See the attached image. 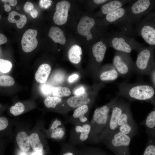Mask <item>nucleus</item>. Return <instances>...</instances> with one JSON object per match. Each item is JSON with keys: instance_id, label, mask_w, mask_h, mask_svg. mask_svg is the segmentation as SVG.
Masks as SVG:
<instances>
[{"instance_id": "1", "label": "nucleus", "mask_w": 155, "mask_h": 155, "mask_svg": "<svg viewBox=\"0 0 155 155\" xmlns=\"http://www.w3.org/2000/svg\"><path fill=\"white\" fill-rule=\"evenodd\" d=\"M118 88V96L130 102L149 100L155 93L154 90L152 86L141 83L123 82L119 83Z\"/></svg>"}, {"instance_id": "2", "label": "nucleus", "mask_w": 155, "mask_h": 155, "mask_svg": "<svg viewBox=\"0 0 155 155\" xmlns=\"http://www.w3.org/2000/svg\"><path fill=\"white\" fill-rule=\"evenodd\" d=\"M119 96H118L109 103L96 108L90 122L92 125L91 142L97 143L109 119L112 107Z\"/></svg>"}, {"instance_id": "3", "label": "nucleus", "mask_w": 155, "mask_h": 155, "mask_svg": "<svg viewBox=\"0 0 155 155\" xmlns=\"http://www.w3.org/2000/svg\"><path fill=\"white\" fill-rule=\"evenodd\" d=\"M131 138L117 129L101 142L115 155H130L129 145Z\"/></svg>"}, {"instance_id": "4", "label": "nucleus", "mask_w": 155, "mask_h": 155, "mask_svg": "<svg viewBox=\"0 0 155 155\" xmlns=\"http://www.w3.org/2000/svg\"><path fill=\"white\" fill-rule=\"evenodd\" d=\"M126 7H122L107 14L105 20L107 22L113 23L119 31L131 37L136 36L134 28L129 23Z\"/></svg>"}, {"instance_id": "5", "label": "nucleus", "mask_w": 155, "mask_h": 155, "mask_svg": "<svg viewBox=\"0 0 155 155\" xmlns=\"http://www.w3.org/2000/svg\"><path fill=\"white\" fill-rule=\"evenodd\" d=\"M111 44L117 51L129 54L133 51L137 52L143 47V44L137 41L133 37L129 36L119 31L112 35Z\"/></svg>"}, {"instance_id": "6", "label": "nucleus", "mask_w": 155, "mask_h": 155, "mask_svg": "<svg viewBox=\"0 0 155 155\" xmlns=\"http://www.w3.org/2000/svg\"><path fill=\"white\" fill-rule=\"evenodd\" d=\"M129 103L119 98L113 105L109 119L106 126L101 134L99 142L117 129L118 121L120 116Z\"/></svg>"}, {"instance_id": "7", "label": "nucleus", "mask_w": 155, "mask_h": 155, "mask_svg": "<svg viewBox=\"0 0 155 155\" xmlns=\"http://www.w3.org/2000/svg\"><path fill=\"white\" fill-rule=\"evenodd\" d=\"M133 1L126 7L128 18L130 24L133 26L137 24L147 15L151 6L149 0Z\"/></svg>"}, {"instance_id": "8", "label": "nucleus", "mask_w": 155, "mask_h": 155, "mask_svg": "<svg viewBox=\"0 0 155 155\" xmlns=\"http://www.w3.org/2000/svg\"><path fill=\"white\" fill-rule=\"evenodd\" d=\"M113 62L119 76L126 77L134 72L135 62L129 53L117 51L113 58Z\"/></svg>"}, {"instance_id": "9", "label": "nucleus", "mask_w": 155, "mask_h": 155, "mask_svg": "<svg viewBox=\"0 0 155 155\" xmlns=\"http://www.w3.org/2000/svg\"><path fill=\"white\" fill-rule=\"evenodd\" d=\"M92 125L90 121L74 125L70 133V144L74 146L91 141Z\"/></svg>"}, {"instance_id": "10", "label": "nucleus", "mask_w": 155, "mask_h": 155, "mask_svg": "<svg viewBox=\"0 0 155 155\" xmlns=\"http://www.w3.org/2000/svg\"><path fill=\"white\" fill-rule=\"evenodd\" d=\"M150 48L143 47L137 52L138 54L135 62L134 73L142 75L148 73L152 51Z\"/></svg>"}, {"instance_id": "11", "label": "nucleus", "mask_w": 155, "mask_h": 155, "mask_svg": "<svg viewBox=\"0 0 155 155\" xmlns=\"http://www.w3.org/2000/svg\"><path fill=\"white\" fill-rule=\"evenodd\" d=\"M70 7V3L65 0L62 1L57 4L56 11L53 17V21L55 24L61 25L66 23Z\"/></svg>"}, {"instance_id": "12", "label": "nucleus", "mask_w": 155, "mask_h": 155, "mask_svg": "<svg viewBox=\"0 0 155 155\" xmlns=\"http://www.w3.org/2000/svg\"><path fill=\"white\" fill-rule=\"evenodd\" d=\"M37 31L36 30L29 29L24 34L21 40L23 50L26 53L31 52L36 47L38 43L36 38Z\"/></svg>"}, {"instance_id": "13", "label": "nucleus", "mask_w": 155, "mask_h": 155, "mask_svg": "<svg viewBox=\"0 0 155 155\" xmlns=\"http://www.w3.org/2000/svg\"><path fill=\"white\" fill-rule=\"evenodd\" d=\"M49 137L53 140H63L66 137V129L60 119L56 118L51 122L48 130Z\"/></svg>"}, {"instance_id": "14", "label": "nucleus", "mask_w": 155, "mask_h": 155, "mask_svg": "<svg viewBox=\"0 0 155 155\" xmlns=\"http://www.w3.org/2000/svg\"><path fill=\"white\" fill-rule=\"evenodd\" d=\"M95 24L94 20L92 18L85 16L80 19L77 26L78 33L81 35L86 37L87 40L91 39L92 36L90 31Z\"/></svg>"}, {"instance_id": "15", "label": "nucleus", "mask_w": 155, "mask_h": 155, "mask_svg": "<svg viewBox=\"0 0 155 155\" xmlns=\"http://www.w3.org/2000/svg\"><path fill=\"white\" fill-rule=\"evenodd\" d=\"M89 110L88 104H85L76 108L68 122L75 125L86 123L89 121L87 115Z\"/></svg>"}, {"instance_id": "16", "label": "nucleus", "mask_w": 155, "mask_h": 155, "mask_svg": "<svg viewBox=\"0 0 155 155\" xmlns=\"http://www.w3.org/2000/svg\"><path fill=\"white\" fill-rule=\"evenodd\" d=\"M91 101L87 93L85 92L80 95L71 97L67 100V103L70 108L76 109L84 105L89 104Z\"/></svg>"}, {"instance_id": "17", "label": "nucleus", "mask_w": 155, "mask_h": 155, "mask_svg": "<svg viewBox=\"0 0 155 155\" xmlns=\"http://www.w3.org/2000/svg\"><path fill=\"white\" fill-rule=\"evenodd\" d=\"M133 0H114L110 1L104 4L101 8L102 14L106 15L123 7L125 5Z\"/></svg>"}, {"instance_id": "18", "label": "nucleus", "mask_w": 155, "mask_h": 155, "mask_svg": "<svg viewBox=\"0 0 155 155\" xmlns=\"http://www.w3.org/2000/svg\"><path fill=\"white\" fill-rule=\"evenodd\" d=\"M140 124L145 127L148 135H155V107Z\"/></svg>"}, {"instance_id": "19", "label": "nucleus", "mask_w": 155, "mask_h": 155, "mask_svg": "<svg viewBox=\"0 0 155 155\" xmlns=\"http://www.w3.org/2000/svg\"><path fill=\"white\" fill-rule=\"evenodd\" d=\"M51 67L46 63L42 64L40 65L35 73V78L38 82L44 83L47 80L50 73Z\"/></svg>"}, {"instance_id": "20", "label": "nucleus", "mask_w": 155, "mask_h": 155, "mask_svg": "<svg viewBox=\"0 0 155 155\" xmlns=\"http://www.w3.org/2000/svg\"><path fill=\"white\" fill-rule=\"evenodd\" d=\"M107 48L106 44L102 41H100L93 45V54L98 62L100 63L103 61Z\"/></svg>"}, {"instance_id": "21", "label": "nucleus", "mask_w": 155, "mask_h": 155, "mask_svg": "<svg viewBox=\"0 0 155 155\" xmlns=\"http://www.w3.org/2000/svg\"><path fill=\"white\" fill-rule=\"evenodd\" d=\"M16 139L17 143L22 150L26 152L29 150L30 146L29 137L26 132L23 131L19 132Z\"/></svg>"}, {"instance_id": "22", "label": "nucleus", "mask_w": 155, "mask_h": 155, "mask_svg": "<svg viewBox=\"0 0 155 155\" xmlns=\"http://www.w3.org/2000/svg\"><path fill=\"white\" fill-rule=\"evenodd\" d=\"M7 19L9 22L16 23L17 27L19 29L22 28L27 21L24 15L15 11H12L9 13Z\"/></svg>"}, {"instance_id": "23", "label": "nucleus", "mask_w": 155, "mask_h": 155, "mask_svg": "<svg viewBox=\"0 0 155 155\" xmlns=\"http://www.w3.org/2000/svg\"><path fill=\"white\" fill-rule=\"evenodd\" d=\"M48 35L55 43L64 44L66 42L63 31L58 27H52L50 29Z\"/></svg>"}, {"instance_id": "24", "label": "nucleus", "mask_w": 155, "mask_h": 155, "mask_svg": "<svg viewBox=\"0 0 155 155\" xmlns=\"http://www.w3.org/2000/svg\"><path fill=\"white\" fill-rule=\"evenodd\" d=\"M82 53L81 48L77 45H74L69 49L68 57L70 61L74 64H78L81 59V55Z\"/></svg>"}, {"instance_id": "25", "label": "nucleus", "mask_w": 155, "mask_h": 155, "mask_svg": "<svg viewBox=\"0 0 155 155\" xmlns=\"http://www.w3.org/2000/svg\"><path fill=\"white\" fill-rule=\"evenodd\" d=\"M117 130L132 138L138 133V127L135 122L120 126L118 127Z\"/></svg>"}, {"instance_id": "26", "label": "nucleus", "mask_w": 155, "mask_h": 155, "mask_svg": "<svg viewBox=\"0 0 155 155\" xmlns=\"http://www.w3.org/2000/svg\"><path fill=\"white\" fill-rule=\"evenodd\" d=\"M134 122L135 121L132 115L130 105L129 104L119 118L118 121V128L124 125Z\"/></svg>"}, {"instance_id": "27", "label": "nucleus", "mask_w": 155, "mask_h": 155, "mask_svg": "<svg viewBox=\"0 0 155 155\" xmlns=\"http://www.w3.org/2000/svg\"><path fill=\"white\" fill-rule=\"evenodd\" d=\"M119 74L113 65L110 69L102 71L100 75V79L102 81H113L117 79Z\"/></svg>"}, {"instance_id": "28", "label": "nucleus", "mask_w": 155, "mask_h": 155, "mask_svg": "<svg viewBox=\"0 0 155 155\" xmlns=\"http://www.w3.org/2000/svg\"><path fill=\"white\" fill-rule=\"evenodd\" d=\"M30 146L34 151L43 152V147L38 133L34 132L29 136Z\"/></svg>"}, {"instance_id": "29", "label": "nucleus", "mask_w": 155, "mask_h": 155, "mask_svg": "<svg viewBox=\"0 0 155 155\" xmlns=\"http://www.w3.org/2000/svg\"><path fill=\"white\" fill-rule=\"evenodd\" d=\"M148 136L146 145L142 155H155V135Z\"/></svg>"}, {"instance_id": "30", "label": "nucleus", "mask_w": 155, "mask_h": 155, "mask_svg": "<svg viewBox=\"0 0 155 155\" xmlns=\"http://www.w3.org/2000/svg\"><path fill=\"white\" fill-rule=\"evenodd\" d=\"M51 93L54 96L59 98L69 96L71 94L69 88L62 86L52 88Z\"/></svg>"}, {"instance_id": "31", "label": "nucleus", "mask_w": 155, "mask_h": 155, "mask_svg": "<svg viewBox=\"0 0 155 155\" xmlns=\"http://www.w3.org/2000/svg\"><path fill=\"white\" fill-rule=\"evenodd\" d=\"M61 98L55 96H48L44 101L45 106L48 108H55L57 105L62 101Z\"/></svg>"}, {"instance_id": "32", "label": "nucleus", "mask_w": 155, "mask_h": 155, "mask_svg": "<svg viewBox=\"0 0 155 155\" xmlns=\"http://www.w3.org/2000/svg\"><path fill=\"white\" fill-rule=\"evenodd\" d=\"M81 150L82 155H110L102 150L95 148H87Z\"/></svg>"}, {"instance_id": "33", "label": "nucleus", "mask_w": 155, "mask_h": 155, "mask_svg": "<svg viewBox=\"0 0 155 155\" xmlns=\"http://www.w3.org/2000/svg\"><path fill=\"white\" fill-rule=\"evenodd\" d=\"M24 110V104L21 102H18L10 107V112L13 115L17 116L22 114Z\"/></svg>"}, {"instance_id": "34", "label": "nucleus", "mask_w": 155, "mask_h": 155, "mask_svg": "<svg viewBox=\"0 0 155 155\" xmlns=\"http://www.w3.org/2000/svg\"><path fill=\"white\" fill-rule=\"evenodd\" d=\"M12 67L11 63L9 60L3 59H0V71L3 73L9 72Z\"/></svg>"}, {"instance_id": "35", "label": "nucleus", "mask_w": 155, "mask_h": 155, "mask_svg": "<svg viewBox=\"0 0 155 155\" xmlns=\"http://www.w3.org/2000/svg\"><path fill=\"white\" fill-rule=\"evenodd\" d=\"M13 78L9 75H2L0 76V85L3 86H9L14 84Z\"/></svg>"}, {"instance_id": "36", "label": "nucleus", "mask_w": 155, "mask_h": 155, "mask_svg": "<svg viewBox=\"0 0 155 155\" xmlns=\"http://www.w3.org/2000/svg\"><path fill=\"white\" fill-rule=\"evenodd\" d=\"M62 155H82L81 150L75 148L74 146L70 144L65 147Z\"/></svg>"}, {"instance_id": "37", "label": "nucleus", "mask_w": 155, "mask_h": 155, "mask_svg": "<svg viewBox=\"0 0 155 155\" xmlns=\"http://www.w3.org/2000/svg\"><path fill=\"white\" fill-rule=\"evenodd\" d=\"M8 121L5 117H0V131L5 129L8 126Z\"/></svg>"}, {"instance_id": "38", "label": "nucleus", "mask_w": 155, "mask_h": 155, "mask_svg": "<svg viewBox=\"0 0 155 155\" xmlns=\"http://www.w3.org/2000/svg\"><path fill=\"white\" fill-rule=\"evenodd\" d=\"M35 9L32 3L30 2H26L24 5V9L26 13L30 14L31 12Z\"/></svg>"}, {"instance_id": "39", "label": "nucleus", "mask_w": 155, "mask_h": 155, "mask_svg": "<svg viewBox=\"0 0 155 155\" xmlns=\"http://www.w3.org/2000/svg\"><path fill=\"white\" fill-rule=\"evenodd\" d=\"M52 1L50 0H40L39 5L43 9L48 8L51 5Z\"/></svg>"}, {"instance_id": "40", "label": "nucleus", "mask_w": 155, "mask_h": 155, "mask_svg": "<svg viewBox=\"0 0 155 155\" xmlns=\"http://www.w3.org/2000/svg\"><path fill=\"white\" fill-rule=\"evenodd\" d=\"M1 1L4 4H6L10 6H14L17 3V1L16 0H1Z\"/></svg>"}, {"instance_id": "41", "label": "nucleus", "mask_w": 155, "mask_h": 155, "mask_svg": "<svg viewBox=\"0 0 155 155\" xmlns=\"http://www.w3.org/2000/svg\"><path fill=\"white\" fill-rule=\"evenodd\" d=\"M7 41V37L3 34H0V44L1 45L6 43Z\"/></svg>"}, {"instance_id": "42", "label": "nucleus", "mask_w": 155, "mask_h": 155, "mask_svg": "<svg viewBox=\"0 0 155 155\" xmlns=\"http://www.w3.org/2000/svg\"><path fill=\"white\" fill-rule=\"evenodd\" d=\"M85 89L83 87H81L77 89L75 92V95H79L85 92Z\"/></svg>"}, {"instance_id": "43", "label": "nucleus", "mask_w": 155, "mask_h": 155, "mask_svg": "<svg viewBox=\"0 0 155 155\" xmlns=\"http://www.w3.org/2000/svg\"><path fill=\"white\" fill-rule=\"evenodd\" d=\"M78 77L77 74H74L70 76L68 78V80L70 82H72L76 80Z\"/></svg>"}, {"instance_id": "44", "label": "nucleus", "mask_w": 155, "mask_h": 155, "mask_svg": "<svg viewBox=\"0 0 155 155\" xmlns=\"http://www.w3.org/2000/svg\"><path fill=\"white\" fill-rule=\"evenodd\" d=\"M30 14L32 18H35L37 17L38 14V12L36 9H34Z\"/></svg>"}, {"instance_id": "45", "label": "nucleus", "mask_w": 155, "mask_h": 155, "mask_svg": "<svg viewBox=\"0 0 155 155\" xmlns=\"http://www.w3.org/2000/svg\"><path fill=\"white\" fill-rule=\"evenodd\" d=\"M108 1L107 0H94L93 2L97 5L104 3Z\"/></svg>"}, {"instance_id": "46", "label": "nucleus", "mask_w": 155, "mask_h": 155, "mask_svg": "<svg viewBox=\"0 0 155 155\" xmlns=\"http://www.w3.org/2000/svg\"><path fill=\"white\" fill-rule=\"evenodd\" d=\"M31 155H43V152L34 151L31 154Z\"/></svg>"}, {"instance_id": "47", "label": "nucleus", "mask_w": 155, "mask_h": 155, "mask_svg": "<svg viewBox=\"0 0 155 155\" xmlns=\"http://www.w3.org/2000/svg\"><path fill=\"white\" fill-rule=\"evenodd\" d=\"M4 6L5 8V10L6 11L8 12L10 11L11 7L10 6L6 4H4Z\"/></svg>"}, {"instance_id": "48", "label": "nucleus", "mask_w": 155, "mask_h": 155, "mask_svg": "<svg viewBox=\"0 0 155 155\" xmlns=\"http://www.w3.org/2000/svg\"><path fill=\"white\" fill-rule=\"evenodd\" d=\"M19 155H28V154L22 150V151L20 152L19 154Z\"/></svg>"}, {"instance_id": "49", "label": "nucleus", "mask_w": 155, "mask_h": 155, "mask_svg": "<svg viewBox=\"0 0 155 155\" xmlns=\"http://www.w3.org/2000/svg\"><path fill=\"white\" fill-rule=\"evenodd\" d=\"M16 9L18 10H19L20 9V7L19 6H17L16 7Z\"/></svg>"}, {"instance_id": "50", "label": "nucleus", "mask_w": 155, "mask_h": 155, "mask_svg": "<svg viewBox=\"0 0 155 155\" xmlns=\"http://www.w3.org/2000/svg\"><path fill=\"white\" fill-rule=\"evenodd\" d=\"M0 18H1V16H0Z\"/></svg>"}]
</instances>
